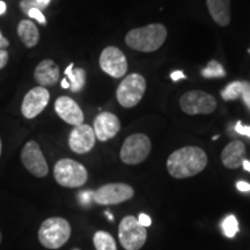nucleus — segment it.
<instances>
[{
	"label": "nucleus",
	"instance_id": "1",
	"mask_svg": "<svg viewBox=\"0 0 250 250\" xmlns=\"http://www.w3.org/2000/svg\"><path fill=\"white\" fill-rule=\"evenodd\" d=\"M208 165V155L201 147L186 146L171 153L167 160V170L174 179H188L199 174Z\"/></svg>",
	"mask_w": 250,
	"mask_h": 250
},
{
	"label": "nucleus",
	"instance_id": "2",
	"mask_svg": "<svg viewBox=\"0 0 250 250\" xmlns=\"http://www.w3.org/2000/svg\"><path fill=\"white\" fill-rule=\"evenodd\" d=\"M167 39V29L161 23H152L130 30L125 36V43L131 49L142 52L159 50Z\"/></svg>",
	"mask_w": 250,
	"mask_h": 250
},
{
	"label": "nucleus",
	"instance_id": "3",
	"mask_svg": "<svg viewBox=\"0 0 250 250\" xmlns=\"http://www.w3.org/2000/svg\"><path fill=\"white\" fill-rule=\"evenodd\" d=\"M71 236V225L66 219L54 217L42 223L39 230L41 245L46 249H59Z\"/></svg>",
	"mask_w": 250,
	"mask_h": 250
},
{
	"label": "nucleus",
	"instance_id": "4",
	"mask_svg": "<svg viewBox=\"0 0 250 250\" xmlns=\"http://www.w3.org/2000/svg\"><path fill=\"white\" fill-rule=\"evenodd\" d=\"M54 176L59 186L65 188L83 187L88 179L85 166L72 159H62L54 168Z\"/></svg>",
	"mask_w": 250,
	"mask_h": 250
},
{
	"label": "nucleus",
	"instance_id": "5",
	"mask_svg": "<svg viewBox=\"0 0 250 250\" xmlns=\"http://www.w3.org/2000/svg\"><path fill=\"white\" fill-rule=\"evenodd\" d=\"M118 237L125 250H139L147 240V229L133 215H126L122 219L118 227Z\"/></svg>",
	"mask_w": 250,
	"mask_h": 250
},
{
	"label": "nucleus",
	"instance_id": "6",
	"mask_svg": "<svg viewBox=\"0 0 250 250\" xmlns=\"http://www.w3.org/2000/svg\"><path fill=\"white\" fill-rule=\"evenodd\" d=\"M151 140L146 134L134 133L124 140L121 147V160L126 165H138L147 159L151 153Z\"/></svg>",
	"mask_w": 250,
	"mask_h": 250
},
{
	"label": "nucleus",
	"instance_id": "7",
	"mask_svg": "<svg viewBox=\"0 0 250 250\" xmlns=\"http://www.w3.org/2000/svg\"><path fill=\"white\" fill-rule=\"evenodd\" d=\"M146 90V80L142 74L132 73L126 78L118 86L116 96L117 101L122 107L132 108L142 101Z\"/></svg>",
	"mask_w": 250,
	"mask_h": 250
},
{
	"label": "nucleus",
	"instance_id": "8",
	"mask_svg": "<svg viewBox=\"0 0 250 250\" xmlns=\"http://www.w3.org/2000/svg\"><path fill=\"white\" fill-rule=\"evenodd\" d=\"M180 105L188 115H208L215 110L217 101L211 94L203 90H191L181 96Z\"/></svg>",
	"mask_w": 250,
	"mask_h": 250
},
{
	"label": "nucleus",
	"instance_id": "9",
	"mask_svg": "<svg viewBox=\"0 0 250 250\" xmlns=\"http://www.w3.org/2000/svg\"><path fill=\"white\" fill-rule=\"evenodd\" d=\"M134 195L132 187L125 183H109L93 193V202L99 205H116L131 199Z\"/></svg>",
	"mask_w": 250,
	"mask_h": 250
},
{
	"label": "nucleus",
	"instance_id": "10",
	"mask_svg": "<svg viewBox=\"0 0 250 250\" xmlns=\"http://www.w3.org/2000/svg\"><path fill=\"white\" fill-rule=\"evenodd\" d=\"M21 161L24 168L36 177H44L49 173L48 164L40 145L34 140L28 142L21 151Z\"/></svg>",
	"mask_w": 250,
	"mask_h": 250
},
{
	"label": "nucleus",
	"instance_id": "11",
	"mask_svg": "<svg viewBox=\"0 0 250 250\" xmlns=\"http://www.w3.org/2000/svg\"><path fill=\"white\" fill-rule=\"evenodd\" d=\"M100 67L112 78H123L127 71L126 57L116 46H107L100 56Z\"/></svg>",
	"mask_w": 250,
	"mask_h": 250
},
{
	"label": "nucleus",
	"instance_id": "12",
	"mask_svg": "<svg viewBox=\"0 0 250 250\" xmlns=\"http://www.w3.org/2000/svg\"><path fill=\"white\" fill-rule=\"evenodd\" d=\"M50 101V93L44 87H34L24 95L21 105V112L23 117L33 120L44 110Z\"/></svg>",
	"mask_w": 250,
	"mask_h": 250
},
{
	"label": "nucleus",
	"instance_id": "13",
	"mask_svg": "<svg viewBox=\"0 0 250 250\" xmlns=\"http://www.w3.org/2000/svg\"><path fill=\"white\" fill-rule=\"evenodd\" d=\"M95 133L92 126L88 124H80L74 126L71 131L70 138H68V145L70 148L77 154H85L92 151L95 145Z\"/></svg>",
	"mask_w": 250,
	"mask_h": 250
},
{
	"label": "nucleus",
	"instance_id": "14",
	"mask_svg": "<svg viewBox=\"0 0 250 250\" xmlns=\"http://www.w3.org/2000/svg\"><path fill=\"white\" fill-rule=\"evenodd\" d=\"M93 130L96 139H99L100 142H107L114 138L121 130V122L116 115L111 112H101L94 121Z\"/></svg>",
	"mask_w": 250,
	"mask_h": 250
},
{
	"label": "nucleus",
	"instance_id": "15",
	"mask_svg": "<svg viewBox=\"0 0 250 250\" xmlns=\"http://www.w3.org/2000/svg\"><path fill=\"white\" fill-rule=\"evenodd\" d=\"M55 110L58 116L67 124L73 125V126L83 124L85 117H83V110L78 105V103L68 96H61L56 100Z\"/></svg>",
	"mask_w": 250,
	"mask_h": 250
},
{
	"label": "nucleus",
	"instance_id": "16",
	"mask_svg": "<svg viewBox=\"0 0 250 250\" xmlns=\"http://www.w3.org/2000/svg\"><path fill=\"white\" fill-rule=\"evenodd\" d=\"M59 66L51 59H44L37 65L34 71V78L41 87H51L59 80Z\"/></svg>",
	"mask_w": 250,
	"mask_h": 250
},
{
	"label": "nucleus",
	"instance_id": "17",
	"mask_svg": "<svg viewBox=\"0 0 250 250\" xmlns=\"http://www.w3.org/2000/svg\"><path fill=\"white\" fill-rule=\"evenodd\" d=\"M246 154V146L245 144L240 140H234L229 143L223 149L221 153V161L224 166L228 169H237L241 167L242 162L245 160Z\"/></svg>",
	"mask_w": 250,
	"mask_h": 250
},
{
	"label": "nucleus",
	"instance_id": "18",
	"mask_svg": "<svg viewBox=\"0 0 250 250\" xmlns=\"http://www.w3.org/2000/svg\"><path fill=\"white\" fill-rule=\"evenodd\" d=\"M208 12L213 20L220 26H228L230 22L229 0H206Z\"/></svg>",
	"mask_w": 250,
	"mask_h": 250
},
{
	"label": "nucleus",
	"instance_id": "19",
	"mask_svg": "<svg viewBox=\"0 0 250 250\" xmlns=\"http://www.w3.org/2000/svg\"><path fill=\"white\" fill-rule=\"evenodd\" d=\"M18 35L27 48H34L40 41V31L30 20H21L18 24Z\"/></svg>",
	"mask_w": 250,
	"mask_h": 250
},
{
	"label": "nucleus",
	"instance_id": "20",
	"mask_svg": "<svg viewBox=\"0 0 250 250\" xmlns=\"http://www.w3.org/2000/svg\"><path fill=\"white\" fill-rule=\"evenodd\" d=\"M65 76L70 83V89L73 93L80 92L85 87L86 83V72L83 68H74V64L71 62L68 66L65 68Z\"/></svg>",
	"mask_w": 250,
	"mask_h": 250
},
{
	"label": "nucleus",
	"instance_id": "21",
	"mask_svg": "<svg viewBox=\"0 0 250 250\" xmlns=\"http://www.w3.org/2000/svg\"><path fill=\"white\" fill-rule=\"evenodd\" d=\"M93 242L96 250H117L116 242L111 234L104 230H99L94 234Z\"/></svg>",
	"mask_w": 250,
	"mask_h": 250
},
{
	"label": "nucleus",
	"instance_id": "22",
	"mask_svg": "<svg viewBox=\"0 0 250 250\" xmlns=\"http://www.w3.org/2000/svg\"><path fill=\"white\" fill-rule=\"evenodd\" d=\"M221 98L225 101H232V100H236L241 98L242 94V81H234L227 85L225 88L221 90Z\"/></svg>",
	"mask_w": 250,
	"mask_h": 250
},
{
	"label": "nucleus",
	"instance_id": "23",
	"mask_svg": "<svg viewBox=\"0 0 250 250\" xmlns=\"http://www.w3.org/2000/svg\"><path fill=\"white\" fill-rule=\"evenodd\" d=\"M202 76L204 78H223L226 76V72H225V68L220 62L211 61L208 62V67H205L204 70L202 71Z\"/></svg>",
	"mask_w": 250,
	"mask_h": 250
},
{
	"label": "nucleus",
	"instance_id": "24",
	"mask_svg": "<svg viewBox=\"0 0 250 250\" xmlns=\"http://www.w3.org/2000/svg\"><path fill=\"white\" fill-rule=\"evenodd\" d=\"M50 2H51V0H21V1L19 2V6H20L21 11L27 15L28 12L33 8L40 9V11L42 12L43 9L48 7Z\"/></svg>",
	"mask_w": 250,
	"mask_h": 250
},
{
	"label": "nucleus",
	"instance_id": "25",
	"mask_svg": "<svg viewBox=\"0 0 250 250\" xmlns=\"http://www.w3.org/2000/svg\"><path fill=\"white\" fill-rule=\"evenodd\" d=\"M223 232L225 235L229 239H232L236 235V233L239 232V223H237V219L235 218V215L230 214L228 215L227 218H225V220L223 221Z\"/></svg>",
	"mask_w": 250,
	"mask_h": 250
},
{
	"label": "nucleus",
	"instance_id": "26",
	"mask_svg": "<svg viewBox=\"0 0 250 250\" xmlns=\"http://www.w3.org/2000/svg\"><path fill=\"white\" fill-rule=\"evenodd\" d=\"M241 98L247 105V108L250 110V83H248V81H242Z\"/></svg>",
	"mask_w": 250,
	"mask_h": 250
},
{
	"label": "nucleus",
	"instance_id": "27",
	"mask_svg": "<svg viewBox=\"0 0 250 250\" xmlns=\"http://www.w3.org/2000/svg\"><path fill=\"white\" fill-rule=\"evenodd\" d=\"M27 15L31 19H35L37 22L43 24V26H45V24H46V19H45L44 15H43L42 12L40 11V9H36V8L30 9V11L28 12Z\"/></svg>",
	"mask_w": 250,
	"mask_h": 250
},
{
	"label": "nucleus",
	"instance_id": "28",
	"mask_svg": "<svg viewBox=\"0 0 250 250\" xmlns=\"http://www.w3.org/2000/svg\"><path fill=\"white\" fill-rule=\"evenodd\" d=\"M93 193H94V191H90V190L79 192V195H78V199H79L80 204L83 206L89 205L90 203L93 202Z\"/></svg>",
	"mask_w": 250,
	"mask_h": 250
},
{
	"label": "nucleus",
	"instance_id": "29",
	"mask_svg": "<svg viewBox=\"0 0 250 250\" xmlns=\"http://www.w3.org/2000/svg\"><path fill=\"white\" fill-rule=\"evenodd\" d=\"M235 131L239 134H242V136H247L250 138V126L249 125H242L241 122H237L235 125Z\"/></svg>",
	"mask_w": 250,
	"mask_h": 250
},
{
	"label": "nucleus",
	"instance_id": "30",
	"mask_svg": "<svg viewBox=\"0 0 250 250\" xmlns=\"http://www.w3.org/2000/svg\"><path fill=\"white\" fill-rule=\"evenodd\" d=\"M138 223L142 225V226L146 228V227L151 226V225H152V219H151V217H148L147 214L140 213L139 218H138Z\"/></svg>",
	"mask_w": 250,
	"mask_h": 250
},
{
	"label": "nucleus",
	"instance_id": "31",
	"mask_svg": "<svg viewBox=\"0 0 250 250\" xmlns=\"http://www.w3.org/2000/svg\"><path fill=\"white\" fill-rule=\"evenodd\" d=\"M8 62V52L5 49L0 50V70H2Z\"/></svg>",
	"mask_w": 250,
	"mask_h": 250
},
{
	"label": "nucleus",
	"instance_id": "32",
	"mask_svg": "<svg viewBox=\"0 0 250 250\" xmlns=\"http://www.w3.org/2000/svg\"><path fill=\"white\" fill-rule=\"evenodd\" d=\"M236 188H237V190L241 192H249L250 191V184L248 182H246V181H239V182L236 183Z\"/></svg>",
	"mask_w": 250,
	"mask_h": 250
},
{
	"label": "nucleus",
	"instance_id": "33",
	"mask_svg": "<svg viewBox=\"0 0 250 250\" xmlns=\"http://www.w3.org/2000/svg\"><path fill=\"white\" fill-rule=\"evenodd\" d=\"M170 78L173 81H179L181 79H186V76L182 71H174L173 73L170 74Z\"/></svg>",
	"mask_w": 250,
	"mask_h": 250
},
{
	"label": "nucleus",
	"instance_id": "34",
	"mask_svg": "<svg viewBox=\"0 0 250 250\" xmlns=\"http://www.w3.org/2000/svg\"><path fill=\"white\" fill-rule=\"evenodd\" d=\"M8 45H9L8 40L5 39V37L2 36V33H1V31H0V50L6 49Z\"/></svg>",
	"mask_w": 250,
	"mask_h": 250
},
{
	"label": "nucleus",
	"instance_id": "35",
	"mask_svg": "<svg viewBox=\"0 0 250 250\" xmlns=\"http://www.w3.org/2000/svg\"><path fill=\"white\" fill-rule=\"evenodd\" d=\"M6 9H7V6H6L4 1H1V0H0V15L4 14L6 12Z\"/></svg>",
	"mask_w": 250,
	"mask_h": 250
},
{
	"label": "nucleus",
	"instance_id": "36",
	"mask_svg": "<svg viewBox=\"0 0 250 250\" xmlns=\"http://www.w3.org/2000/svg\"><path fill=\"white\" fill-rule=\"evenodd\" d=\"M62 87L65 89L70 88V83H68V80L66 79V78H64V79L62 80Z\"/></svg>",
	"mask_w": 250,
	"mask_h": 250
},
{
	"label": "nucleus",
	"instance_id": "37",
	"mask_svg": "<svg viewBox=\"0 0 250 250\" xmlns=\"http://www.w3.org/2000/svg\"><path fill=\"white\" fill-rule=\"evenodd\" d=\"M242 166H243V168H245V170L249 171V173H250V161H248V160H243Z\"/></svg>",
	"mask_w": 250,
	"mask_h": 250
},
{
	"label": "nucleus",
	"instance_id": "38",
	"mask_svg": "<svg viewBox=\"0 0 250 250\" xmlns=\"http://www.w3.org/2000/svg\"><path fill=\"white\" fill-rule=\"evenodd\" d=\"M105 215H107L108 219H109V220H110V221L114 220V215H111L110 212H109V211H105Z\"/></svg>",
	"mask_w": 250,
	"mask_h": 250
},
{
	"label": "nucleus",
	"instance_id": "39",
	"mask_svg": "<svg viewBox=\"0 0 250 250\" xmlns=\"http://www.w3.org/2000/svg\"><path fill=\"white\" fill-rule=\"evenodd\" d=\"M1 149H2V146H1V139H0V156H1Z\"/></svg>",
	"mask_w": 250,
	"mask_h": 250
},
{
	"label": "nucleus",
	"instance_id": "40",
	"mask_svg": "<svg viewBox=\"0 0 250 250\" xmlns=\"http://www.w3.org/2000/svg\"><path fill=\"white\" fill-rule=\"evenodd\" d=\"M219 138V136H214L213 137V138H212V140H217Z\"/></svg>",
	"mask_w": 250,
	"mask_h": 250
},
{
	"label": "nucleus",
	"instance_id": "41",
	"mask_svg": "<svg viewBox=\"0 0 250 250\" xmlns=\"http://www.w3.org/2000/svg\"><path fill=\"white\" fill-rule=\"evenodd\" d=\"M1 239H2V236H1V233H0V243H1Z\"/></svg>",
	"mask_w": 250,
	"mask_h": 250
},
{
	"label": "nucleus",
	"instance_id": "42",
	"mask_svg": "<svg viewBox=\"0 0 250 250\" xmlns=\"http://www.w3.org/2000/svg\"><path fill=\"white\" fill-rule=\"evenodd\" d=\"M73 250H80V249H78V248H76V249H73Z\"/></svg>",
	"mask_w": 250,
	"mask_h": 250
},
{
	"label": "nucleus",
	"instance_id": "43",
	"mask_svg": "<svg viewBox=\"0 0 250 250\" xmlns=\"http://www.w3.org/2000/svg\"><path fill=\"white\" fill-rule=\"evenodd\" d=\"M249 52H250V50H249Z\"/></svg>",
	"mask_w": 250,
	"mask_h": 250
}]
</instances>
